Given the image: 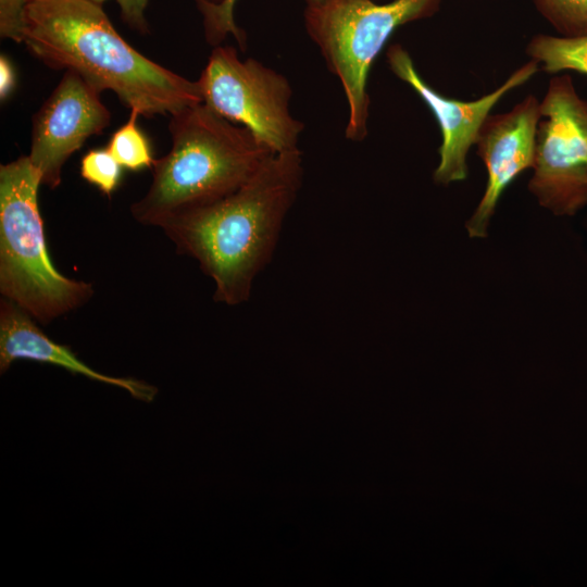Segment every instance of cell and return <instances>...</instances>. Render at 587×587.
<instances>
[{
    "label": "cell",
    "instance_id": "obj_1",
    "mask_svg": "<svg viewBox=\"0 0 587 587\" xmlns=\"http://www.w3.org/2000/svg\"><path fill=\"white\" fill-rule=\"evenodd\" d=\"M302 179L298 148L273 153L234 192L163 223L161 228L177 252L195 259L212 279L214 301L238 305L249 300L254 278L273 257Z\"/></svg>",
    "mask_w": 587,
    "mask_h": 587
},
{
    "label": "cell",
    "instance_id": "obj_2",
    "mask_svg": "<svg viewBox=\"0 0 587 587\" xmlns=\"http://www.w3.org/2000/svg\"><path fill=\"white\" fill-rule=\"evenodd\" d=\"M23 42L47 66L76 72L146 117L202 102L197 80L138 52L92 0H28Z\"/></svg>",
    "mask_w": 587,
    "mask_h": 587
},
{
    "label": "cell",
    "instance_id": "obj_3",
    "mask_svg": "<svg viewBox=\"0 0 587 587\" xmlns=\"http://www.w3.org/2000/svg\"><path fill=\"white\" fill-rule=\"evenodd\" d=\"M168 130L172 148L154 160L147 193L130 207L142 225L161 227L183 211L228 196L273 154L248 128L203 102L171 114Z\"/></svg>",
    "mask_w": 587,
    "mask_h": 587
},
{
    "label": "cell",
    "instance_id": "obj_4",
    "mask_svg": "<svg viewBox=\"0 0 587 587\" xmlns=\"http://www.w3.org/2000/svg\"><path fill=\"white\" fill-rule=\"evenodd\" d=\"M40 184L28 155L0 166V292L48 324L86 303L93 287L52 264L38 205Z\"/></svg>",
    "mask_w": 587,
    "mask_h": 587
},
{
    "label": "cell",
    "instance_id": "obj_5",
    "mask_svg": "<svg viewBox=\"0 0 587 587\" xmlns=\"http://www.w3.org/2000/svg\"><path fill=\"white\" fill-rule=\"evenodd\" d=\"M444 1L325 0L305 7L307 33L326 66L339 78L348 102L347 139L361 141L367 135V76L392 33L402 25L434 16Z\"/></svg>",
    "mask_w": 587,
    "mask_h": 587
},
{
    "label": "cell",
    "instance_id": "obj_6",
    "mask_svg": "<svg viewBox=\"0 0 587 587\" xmlns=\"http://www.w3.org/2000/svg\"><path fill=\"white\" fill-rule=\"evenodd\" d=\"M197 83L205 105L248 128L273 153L298 148L304 125L290 114L292 89L283 74L216 46Z\"/></svg>",
    "mask_w": 587,
    "mask_h": 587
},
{
    "label": "cell",
    "instance_id": "obj_7",
    "mask_svg": "<svg viewBox=\"0 0 587 587\" xmlns=\"http://www.w3.org/2000/svg\"><path fill=\"white\" fill-rule=\"evenodd\" d=\"M540 113L528 189L542 208L572 216L587 205V100L569 74H557Z\"/></svg>",
    "mask_w": 587,
    "mask_h": 587
},
{
    "label": "cell",
    "instance_id": "obj_8",
    "mask_svg": "<svg viewBox=\"0 0 587 587\" xmlns=\"http://www.w3.org/2000/svg\"><path fill=\"white\" fill-rule=\"evenodd\" d=\"M386 59L394 75L420 96L438 122L441 145L433 178L442 185L466 178L469 151L475 145L480 127L491 114V110L507 93L527 83L539 71V65L529 60L489 93L464 101L448 98L428 85L419 74L408 50L401 45L389 46Z\"/></svg>",
    "mask_w": 587,
    "mask_h": 587
},
{
    "label": "cell",
    "instance_id": "obj_9",
    "mask_svg": "<svg viewBox=\"0 0 587 587\" xmlns=\"http://www.w3.org/2000/svg\"><path fill=\"white\" fill-rule=\"evenodd\" d=\"M100 91L73 71H65L58 86L33 117L29 160L50 189L61 184L68 158L111 122Z\"/></svg>",
    "mask_w": 587,
    "mask_h": 587
},
{
    "label": "cell",
    "instance_id": "obj_10",
    "mask_svg": "<svg viewBox=\"0 0 587 587\" xmlns=\"http://www.w3.org/2000/svg\"><path fill=\"white\" fill-rule=\"evenodd\" d=\"M541 118L540 101L528 95L504 113L489 114L475 146L487 171L485 192L466 222L470 237L487 235L489 221L507 187L524 171L533 168L536 135Z\"/></svg>",
    "mask_w": 587,
    "mask_h": 587
},
{
    "label": "cell",
    "instance_id": "obj_11",
    "mask_svg": "<svg viewBox=\"0 0 587 587\" xmlns=\"http://www.w3.org/2000/svg\"><path fill=\"white\" fill-rule=\"evenodd\" d=\"M20 359L49 363L80 374L90 379L121 387L135 399L151 402L158 388L145 382L101 374L83 361L67 347L54 342L35 323V320L14 302L0 301V372L3 374Z\"/></svg>",
    "mask_w": 587,
    "mask_h": 587
},
{
    "label": "cell",
    "instance_id": "obj_12",
    "mask_svg": "<svg viewBox=\"0 0 587 587\" xmlns=\"http://www.w3.org/2000/svg\"><path fill=\"white\" fill-rule=\"evenodd\" d=\"M525 51L548 74L572 71L587 75V36L537 34L529 39Z\"/></svg>",
    "mask_w": 587,
    "mask_h": 587
},
{
    "label": "cell",
    "instance_id": "obj_13",
    "mask_svg": "<svg viewBox=\"0 0 587 587\" xmlns=\"http://www.w3.org/2000/svg\"><path fill=\"white\" fill-rule=\"evenodd\" d=\"M140 113L132 109L127 122L115 130L108 143V151L127 170L152 167L154 160L147 137L138 128Z\"/></svg>",
    "mask_w": 587,
    "mask_h": 587
},
{
    "label": "cell",
    "instance_id": "obj_14",
    "mask_svg": "<svg viewBox=\"0 0 587 587\" xmlns=\"http://www.w3.org/2000/svg\"><path fill=\"white\" fill-rule=\"evenodd\" d=\"M202 16L205 40L213 47L233 35L242 51L246 50V34L236 24L234 8L237 0H221L215 3L210 0H193ZM307 5L317 4L325 0H304Z\"/></svg>",
    "mask_w": 587,
    "mask_h": 587
},
{
    "label": "cell",
    "instance_id": "obj_15",
    "mask_svg": "<svg viewBox=\"0 0 587 587\" xmlns=\"http://www.w3.org/2000/svg\"><path fill=\"white\" fill-rule=\"evenodd\" d=\"M559 36H587V0H532Z\"/></svg>",
    "mask_w": 587,
    "mask_h": 587
},
{
    "label": "cell",
    "instance_id": "obj_16",
    "mask_svg": "<svg viewBox=\"0 0 587 587\" xmlns=\"http://www.w3.org/2000/svg\"><path fill=\"white\" fill-rule=\"evenodd\" d=\"M122 167L108 149L90 150L80 161V176L110 198L121 182Z\"/></svg>",
    "mask_w": 587,
    "mask_h": 587
},
{
    "label": "cell",
    "instance_id": "obj_17",
    "mask_svg": "<svg viewBox=\"0 0 587 587\" xmlns=\"http://www.w3.org/2000/svg\"><path fill=\"white\" fill-rule=\"evenodd\" d=\"M28 0H0V36L17 43L24 41Z\"/></svg>",
    "mask_w": 587,
    "mask_h": 587
},
{
    "label": "cell",
    "instance_id": "obj_18",
    "mask_svg": "<svg viewBox=\"0 0 587 587\" xmlns=\"http://www.w3.org/2000/svg\"><path fill=\"white\" fill-rule=\"evenodd\" d=\"M210 1L217 3L221 0ZM116 2L120 7L121 17L125 24L140 34H147L149 32L145 16L149 0H116Z\"/></svg>",
    "mask_w": 587,
    "mask_h": 587
},
{
    "label": "cell",
    "instance_id": "obj_19",
    "mask_svg": "<svg viewBox=\"0 0 587 587\" xmlns=\"http://www.w3.org/2000/svg\"><path fill=\"white\" fill-rule=\"evenodd\" d=\"M15 85V74L12 64L9 60L1 55L0 58V97L1 100L12 92Z\"/></svg>",
    "mask_w": 587,
    "mask_h": 587
},
{
    "label": "cell",
    "instance_id": "obj_20",
    "mask_svg": "<svg viewBox=\"0 0 587 587\" xmlns=\"http://www.w3.org/2000/svg\"><path fill=\"white\" fill-rule=\"evenodd\" d=\"M92 1L102 4V3H103L104 1H107V0H92Z\"/></svg>",
    "mask_w": 587,
    "mask_h": 587
},
{
    "label": "cell",
    "instance_id": "obj_21",
    "mask_svg": "<svg viewBox=\"0 0 587 587\" xmlns=\"http://www.w3.org/2000/svg\"><path fill=\"white\" fill-rule=\"evenodd\" d=\"M374 1H377V2H378V1H382V0H374Z\"/></svg>",
    "mask_w": 587,
    "mask_h": 587
}]
</instances>
